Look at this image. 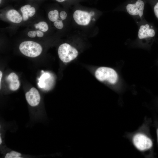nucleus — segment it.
I'll return each instance as SVG.
<instances>
[{"label": "nucleus", "instance_id": "obj_1", "mask_svg": "<svg viewBox=\"0 0 158 158\" xmlns=\"http://www.w3.org/2000/svg\"><path fill=\"white\" fill-rule=\"evenodd\" d=\"M19 50L22 53L30 57H35L39 56L42 51V48L39 43L31 41H25L20 45Z\"/></svg>", "mask_w": 158, "mask_h": 158}, {"label": "nucleus", "instance_id": "obj_2", "mask_svg": "<svg viewBox=\"0 0 158 158\" xmlns=\"http://www.w3.org/2000/svg\"><path fill=\"white\" fill-rule=\"evenodd\" d=\"M58 54L60 60L64 63H68L75 59L78 55L77 49L66 43L61 44L58 49Z\"/></svg>", "mask_w": 158, "mask_h": 158}, {"label": "nucleus", "instance_id": "obj_3", "mask_svg": "<svg viewBox=\"0 0 158 158\" xmlns=\"http://www.w3.org/2000/svg\"><path fill=\"white\" fill-rule=\"evenodd\" d=\"M95 75L99 81L107 80L112 84H115L118 79L116 72L114 69L107 67H101L98 68L95 71Z\"/></svg>", "mask_w": 158, "mask_h": 158}, {"label": "nucleus", "instance_id": "obj_4", "mask_svg": "<svg viewBox=\"0 0 158 158\" xmlns=\"http://www.w3.org/2000/svg\"><path fill=\"white\" fill-rule=\"evenodd\" d=\"M133 140L135 146L140 151L149 149L152 146V142L151 139L141 133L135 134L133 138Z\"/></svg>", "mask_w": 158, "mask_h": 158}, {"label": "nucleus", "instance_id": "obj_5", "mask_svg": "<svg viewBox=\"0 0 158 158\" xmlns=\"http://www.w3.org/2000/svg\"><path fill=\"white\" fill-rule=\"evenodd\" d=\"M91 16L90 13L79 10L75 11L73 14V18L78 25L86 26L90 23Z\"/></svg>", "mask_w": 158, "mask_h": 158}, {"label": "nucleus", "instance_id": "obj_6", "mask_svg": "<svg viewBox=\"0 0 158 158\" xmlns=\"http://www.w3.org/2000/svg\"><path fill=\"white\" fill-rule=\"evenodd\" d=\"M145 4L141 0H138L134 4H129L126 6L128 13L133 16H139L141 18L143 14Z\"/></svg>", "mask_w": 158, "mask_h": 158}, {"label": "nucleus", "instance_id": "obj_7", "mask_svg": "<svg viewBox=\"0 0 158 158\" xmlns=\"http://www.w3.org/2000/svg\"><path fill=\"white\" fill-rule=\"evenodd\" d=\"M26 100L31 106L35 107L39 104L40 100V96L38 90L35 87L31 88L25 95Z\"/></svg>", "mask_w": 158, "mask_h": 158}, {"label": "nucleus", "instance_id": "obj_8", "mask_svg": "<svg viewBox=\"0 0 158 158\" xmlns=\"http://www.w3.org/2000/svg\"><path fill=\"white\" fill-rule=\"evenodd\" d=\"M155 33L154 30L150 28L148 24L141 25L138 32V37L139 39H142L148 37H154Z\"/></svg>", "mask_w": 158, "mask_h": 158}, {"label": "nucleus", "instance_id": "obj_9", "mask_svg": "<svg viewBox=\"0 0 158 158\" xmlns=\"http://www.w3.org/2000/svg\"><path fill=\"white\" fill-rule=\"evenodd\" d=\"M7 79L9 83V88L12 91L18 90L20 86V83L17 75L14 73H10L8 76Z\"/></svg>", "mask_w": 158, "mask_h": 158}, {"label": "nucleus", "instance_id": "obj_10", "mask_svg": "<svg viewBox=\"0 0 158 158\" xmlns=\"http://www.w3.org/2000/svg\"><path fill=\"white\" fill-rule=\"evenodd\" d=\"M6 17L10 21L16 23H20L23 19L20 14L14 9H11L8 11L6 13Z\"/></svg>", "mask_w": 158, "mask_h": 158}, {"label": "nucleus", "instance_id": "obj_11", "mask_svg": "<svg viewBox=\"0 0 158 158\" xmlns=\"http://www.w3.org/2000/svg\"><path fill=\"white\" fill-rule=\"evenodd\" d=\"M54 79L53 77L48 73H45L42 74L39 79L38 86L40 88H42L45 87V82H49L53 83Z\"/></svg>", "mask_w": 158, "mask_h": 158}, {"label": "nucleus", "instance_id": "obj_12", "mask_svg": "<svg viewBox=\"0 0 158 158\" xmlns=\"http://www.w3.org/2000/svg\"><path fill=\"white\" fill-rule=\"evenodd\" d=\"M30 5H25L20 8V11L22 14V18L24 21H26L29 18L28 11L29 8L31 7Z\"/></svg>", "mask_w": 158, "mask_h": 158}, {"label": "nucleus", "instance_id": "obj_13", "mask_svg": "<svg viewBox=\"0 0 158 158\" xmlns=\"http://www.w3.org/2000/svg\"><path fill=\"white\" fill-rule=\"evenodd\" d=\"M48 17L52 22H54L58 20L59 18V13L56 10L50 11L48 13Z\"/></svg>", "mask_w": 158, "mask_h": 158}, {"label": "nucleus", "instance_id": "obj_14", "mask_svg": "<svg viewBox=\"0 0 158 158\" xmlns=\"http://www.w3.org/2000/svg\"><path fill=\"white\" fill-rule=\"evenodd\" d=\"M35 27L37 29H39L42 32H45L48 29V26L47 23L44 21L40 22L34 25Z\"/></svg>", "mask_w": 158, "mask_h": 158}, {"label": "nucleus", "instance_id": "obj_15", "mask_svg": "<svg viewBox=\"0 0 158 158\" xmlns=\"http://www.w3.org/2000/svg\"><path fill=\"white\" fill-rule=\"evenodd\" d=\"M21 154L18 152L12 151L7 153L5 156V158H21Z\"/></svg>", "mask_w": 158, "mask_h": 158}, {"label": "nucleus", "instance_id": "obj_16", "mask_svg": "<svg viewBox=\"0 0 158 158\" xmlns=\"http://www.w3.org/2000/svg\"><path fill=\"white\" fill-rule=\"evenodd\" d=\"M55 27L59 29H62L63 27V24L61 20H58L54 22Z\"/></svg>", "mask_w": 158, "mask_h": 158}, {"label": "nucleus", "instance_id": "obj_17", "mask_svg": "<svg viewBox=\"0 0 158 158\" xmlns=\"http://www.w3.org/2000/svg\"><path fill=\"white\" fill-rule=\"evenodd\" d=\"M35 9L33 7H30L28 11V15L30 17H32L33 16L35 13Z\"/></svg>", "mask_w": 158, "mask_h": 158}, {"label": "nucleus", "instance_id": "obj_18", "mask_svg": "<svg viewBox=\"0 0 158 158\" xmlns=\"http://www.w3.org/2000/svg\"><path fill=\"white\" fill-rule=\"evenodd\" d=\"M59 15L61 18L62 20L65 19L67 16L66 13L64 11H62L60 12Z\"/></svg>", "mask_w": 158, "mask_h": 158}, {"label": "nucleus", "instance_id": "obj_19", "mask_svg": "<svg viewBox=\"0 0 158 158\" xmlns=\"http://www.w3.org/2000/svg\"><path fill=\"white\" fill-rule=\"evenodd\" d=\"M36 35V31H31L29 32L28 33V36L31 38L35 37Z\"/></svg>", "mask_w": 158, "mask_h": 158}, {"label": "nucleus", "instance_id": "obj_20", "mask_svg": "<svg viewBox=\"0 0 158 158\" xmlns=\"http://www.w3.org/2000/svg\"><path fill=\"white\" fill-rule=\"evenodd\" d=\"M154 10L155 16L158 19V2L155 5Z\"/></svg>", "mask_w": 158, "mask_h": 158}, {"label": "nucleus", "instance_id": "obj_21", "mask_svg": "<svg viewBox=\"0 0 158 158\" xmlns=\"http://www.w3.org/2000/svg\"><path fill=\"white\" fill-rule=\"evenodd\" d=\"M36 35L38 37H41L43 36L44 33L42 31L37 30L36 31Z\"/></svg>", "mask_w": 158, "mask_h": 158}, {"label": "nucleus", "instance_id": "obj_22", "mask_svg": "<svg viewBox=\"0 0 158 158\" xmlns=\"http://www.w3.org/2000/svg\"><path fill=\"white\" fill-rule=\"evenodd\" d=\"M2 72L0 71V89L1 88V80L2 78Z\"/></svg>", "mask_w": 158, "mask_h": 158}, {"label": "nucleus", "instance_id": "obj_23", "mask_svg": "<svg viewBox=\"0 0 158 158\" xmlns=\"http://www.w3.org/2000/svg\"><path fill=\"white\" fill-rule=\"evenodd\" d=\"M90 13L91 16H93L95 14V13L93 11H91L90 12Z\"/></svg>", "mask_w": 158, "mask_h": 158}, {"label": "nucleus", "instance_id": "obj_24", "mask_svg": "<svg viewBox=\"0 0 158 158\" xmlns=\"http://www.w3.org/2000/svg\"><path fill=\"white\" fill-rule=\"evenodd\" d=\"M57 1L59 2H62L64 1L65 0H56Z\"/></svg>", "mask_w": 158, "mask_h": 158}, {"label": "nucleus", "instance_id": "obj_25", "mask_svg": "<svg viewBox=\"0 0 158 158\" xmlns=\"http://www.w3.org/2000/svg\"><path fill=\"white\" fill-rule=\"evenodd\" d=\"M157 142H158V128L157 129Z\"/></svg>", "mask_w": 158, "mask_h": 158}, {"label": "nucleus", "instance_id": "obj_26", "mask_svg": "<svg viewBox=\"0 0 158 158\" xmlns=\"http://www.w3.org/2000/svg\"><path fill=\"white\" fill-rule=\"evenodd\" d=\"M2 142V140L1 139V136H0V144H1Z\"/></svg>", "mask_w": 158, "mask_h": 158}, {"label": "nucleus", "instance_id": "obj_27", "mask_svg": "<svg viewBox=\"0 0 158 158\" xmlns=\"http://www.w3.org/2000/svg\"><path fill=\"white\" fill-rule=\"evenodd\" d=\"M92 20H93V21H95V18H93V19H92Z\"/></svg>", "mask_w": 158, "mask_h": 158}]
</instances>
